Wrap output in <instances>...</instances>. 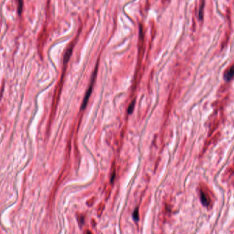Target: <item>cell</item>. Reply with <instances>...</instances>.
<instances>
[{
	"mask_svg": "<svg viewBox=\"0 0 234 234\" xmlns=\"http://www.w3.org/2000/svg\"><path fill=\"white\" fill-rule=\"evenodd\" d=\"M97 67H96V69H95V70L94 72V74H93L92 82V83H91L89 87V89H88L87 92H86L85 97H84V99H83V103H82V106H81V109L82 110L84 109L86 107V106H87V103H88L89 98L91 94H92V89H93V85H94V80H95V75H96V74H97Z\"/></svg>",
	"mask_w": 234,
	"mask_h": 234,
	"instance_id": "cell-1",
	"label": "cell"
},
{
	"mask_svg": "<svg viewBox=\"0 0 234 234\" xmlns=\"http://www.w3.org/2000/svg\"><path fill=\"white\" fill-rule=\"evenodd\" d=\"M200 199H201V202L203 206L208 207L210 205L211 202L210 197L207 193L203 190H200Z\"/></svg>",
	"mask_w": 234,
	"mask_h": 234,
	"instance_id": "cell-2",
	"label": "cell"
},
{
	"mask_svg": "<svg viewBox=\"0 0 234 234\" xmlns=\"http://www.w3.org/2000/svg\"><path fill=\"white\" fill-rule=\"evenodd\" d=\"M233 72H234L233 66L232 65L230 68H229V69H227V71L225 72V73H224V80H225L227 81V82L230 81V80H231V79L233 78Z\"/></svg>",
	"mask_w": 234,
	"mask_h": 234,
	"instance_id": "cell-3",
	"label": "cell"
},
{
	"mask_svg": "<svg viewBox=\"0 0 234 234\" xmlns=\"http://www.w3.org/2000/svg\"><path fill=\"white\" fill-rule=\"evenodd\" d=\"M72 47H69V48H68L67 49V52H66V53L65 54V56H64V63H66L68 62V61L69 60L70 57H71V55H72V52L73 51V49H72Z\"/></svg>",
	"mask_w": 234,
	"mask_h": 234,
	"instance_id": "cell-4",
	"label": "cell"
},
{
	"mask_svg": "<svg viewBox=\"0 0 234 234\" xmlns=\"http://www.w3.org/2000/svg\"><path fill=\"white\" fill-rule=\"evenodd\" d=\"M133 218L135 222H138L140 220V213H139V208L136 207L133 211Z\"/></svg>",
	"mask_w": 234,
	"mask_h": 234,
	"instance_id": "cell-5",
	"label": "cell"
},
{
	"mask_svg": "<svg viewBox=\"0 0 234 234\" xmlns=\"http://www.w3.org/2000/svg\"><path fill=\"white\" fill-rule=\"evenodd\" d=\"M135 100H134L132 101V103L130 104V105H129L128 108V113H129V114H131V113H133L134 108H135Z\"/></svg>",
	"mask_w": 234,
	"mask_h": 234,
	"instance_id": "cell-6",
	"label": "cell"
},
{
	"mask_svg": "<svg viewBox=\"0 0 234 234\" xmlns=\"http://www.w3.org/2000/svg\"><path fill=\"white\" fill-rule=\"evenodd\" d=\"M204 4H205V1H203V4H202V5L201 6V8H200L199 10V19H203V8H204Z\"/></svg>",
	"mask_w": 234,
	"mask_h": 234,
	"instance_id": "cell-7",
	"label": "cell"
},
{
	"mask_svg": "<svg viewBox=\"0 0 234 234\" xmlns=\"http://www.w3.org/2000/svg\"><path fill=\"white\" fill-rule=\"evenodd\" d=\"M115 175H116V173H115V170H114V171L112 172V174H111V183H113L114 182L115 179Z\"/></svg>",
	"mask_w": 234,
	"mask_h": 234,
	"instance_id": "cell-8",
	"label": "cell"
},
{
	"mask_svg": "<svg viewBox=\"0 0 234 234\" xmlns=\"http://www.w3.org/2000/svg\"><path fill=\"white\" fill-rule=\"evenodd\" d=\"M78 222H79V224H80V225H83L84 224V222H85V218H84V217L83 216H81L78 217Z\"/></svg>",
	"mask_w": 234,
	"mask_h": 234,
	"instance_id": "cell-9",
	"label": "cell"
},
{
	"mask_svg": "<svg viewBox=\"0 0 234 234\" xmlns=\"http://www.w3.org/2000/svg\"><path fill=\"white\" fill-rule=\"evenodd\" d=\"M19 8H18V12H19V14H21V11H22V7H23V3L22 1H19Z\"/></svg>",
	"mask_w": 234,
	"mask_h": 234,
	"instance_id": "cell-10",
	"label": "cell"
},
{
	"mask_svg": "<svg viewBox=\"0 0 234 234\" xmlns=\"http://www.w3.org/2000/svg\"><path fill=\"white\" fill-rule=\"evenodd\" d=\"M87 234H92V233L90 232L89 231H87Z\"/></svg>",
	"mask_w": 234,
	"mask_h": 234,
	"instance_id": "cell-11",
	"label": "cell"
}]
</instances>
